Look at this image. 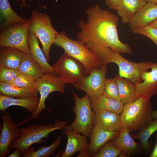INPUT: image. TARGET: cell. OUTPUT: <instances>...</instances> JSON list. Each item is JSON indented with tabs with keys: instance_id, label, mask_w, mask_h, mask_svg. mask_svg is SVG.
Instances as JSON below:
<instances>
[{
	"instance_id": "6da1fadb",
	"label": "cell",
	"mask_w": 157,
	"mask_h": 157,
	"mask_svg": "<svg viewBox=\"0 0 157 157\" xmlns=\"http://www.w3.org/2000/svg\"><path fill=\"white\" fill-rule=\"evenodd\" d=\"M85 12L87 20L78 22L80 30L77 38L97 58L102 67L109 63L111 49L120 53H133L130 46L119 39L117 28L119 18L116 15L97 5Z\"/></svg>"
},
{
	"instance_id": "7a4b0ae2",
	"label": "cell",
	"mask_w": 157,
	"mask_h": 157,
	"mask_svg": "<svg viewBox=\"0 0 157 157\" xmlns=\"http://www.w3.org/2000/svg\"><path fill=\"white\" fill-rule=\"evenodd\" d=\"M150 99L139 97L124 106L120 115L123 127L129 132L139 131L152 122L153 110Z\"/></svg>"
},
{
	"instance_id": "3957f363",
	"label": "cell",
	"mask_w": 157,
	"mask_h": 157,
	"mask_svg": "<svg viewBox=\"0 0 157 157\" xmlns=\"http://www.w3.org/2000/svg\"><path fill=\"white\" fill-rule=\"evenodd\" d=\"M53 44L62 48L65 52L83 65L85 76L88 75L94 68L102 67L99 59L83 42L78 38L76 40L70 38L64 31L58 32Z\"/></svg>"
},
{
	"instance_id": "277c9868",
	"label": "cell",
	"mask_w": 157,
	"mask_h": 157,
	"mask_svg": "<svg viewBox=\"0 0 157 157\" xmlns=\"http://www.w3.org/2000/svg\"><path fill=\"white\" fill-rule=\"evenodd\" d=\"M67 121L56 120L53 124L49 123L40 125L33 124L20 128L19 138L10 145L11 149H20L23 155L33 144L48 137L49 134L56 130H62L67 125Z\"/></svg>"
},
{
	"instance_id": "5b68a950",
	"label": "cell",
	"mask_w": 157,
	"mask_h": 157,
	"mask_svg": "<svg viewBox=\"0 0 157 157\" xmlns=\"http://www.w3.org/2000/svg\"><path fill=\"white\" fill-rule=\"evenodd\" d=\"M72 91L75 103L72 110L75 113V118L72 124L62 129L89 136L95 125V113L91 106V100L86 94L80 98L73 89Z\"/></svg>"
},
{
	"instance_id": "8992f818",
	"label": "cell",
	"mask_w": 157,
	"mask_h": 157,
	"mask_svg": "<svg viewBox=\"0 0 157 157\" xmlns=\"http://www.w3.org/2000/svg\"><path fill=\"white\" fill-rule=\"evenodd\" d=\"M29 20L28 32L34 34L39 39L43 51L49 60L51 47L58 32L53 28L50 16L45 13L34 10Z\"/></svg>"
},
{
	"instance_id": "52a82bcc",
	"label": "cell",
	"mask_w": 157,
	"mask_h": 157,
	"mask_svg": "<svg viewBox=\"0 0 157 157\" xmlns=\"http://www.w3.org/2000/svg\"><path fill=\"white\" fill-rule=\"evenodd\" d=\"M66 84L58 75L44 74L36 81V88L40 96L37 109L29 117L17 124V126H21L39 118L40 113L46 108L45 101L49 94L54 91L65 93Z\"/></svg>"
},
{
	"instance_id": "ba28073f",
	"label": "cell",
	"mask_w": 157,
	"mask_h": 157,
	"mask_svg": "<svg viewBox=\"0 0 157 157\" xmlns=\"http://www.w3.org/2000/svg\"><path fill=\"white\" fill-rule=\"evenodd\" d=\"M30 20L19 22L6 27L0 33V47H10L19 49L25 53H30L27 42Z\"/></svg>"
},
{
	"instance_id": "9c48e42d",
	"label": "cell",
	"mask_w": 157,
	"mask_h": 157,
	"mask_svg": "<svg viewBox=\"0 0 157 157\" xmlns=\"http://www.w3.org/2000/svg\"><path fill=\"white\" fill-rule=\"evenodd\" d=\"M109 62L114 63L118 66L119 76L127 79L134 84L141 81L142 73L150 69L153 63L131 62L122 56L120 53L112 49L110 51Z\"/></svg>"
},
{
	"instance_id": "30bf717a",
	"label": "cell",
	"mask_w": 157,
	"mask_h": 157,
	"mask_svg": "<svg viewBox=\"0 0 157 157\" xmlns=\"http://www.w3.org/2000/svg\"><path fill=\"white\" fill-rule=\"evenodd\" d=\"M52 66L57 75L66 83L73 84L85 76L83 65L65 52Z\"/></svg>"
},
{
	"instance_id": "8fae6325",
	"label": "cell",
	"mask_w": 157,
	"mask_h": 157,
	"mask_svg": "<svg viewBox=\"0 0 157 157\" xmlns=\"http://www.w3.org/2000/svg\"><path fill=\"white\" fill-rule=\"evenodd\" d=\"M107 69V66L94 67L88 75L73 85L76 89L85 92L92 101L103 94Z\"/></svg>"
},
{
	"instance_id": "7c38bea8",
	"label": "cell",
	"mask_w": 157,
	"mask_h": 157,
	"mask_svg": "<svg viewBox=\"0 0 157 157\" xmlns=\"http://www.w3.org/2000/svg\"><path fill=\"white\" fill-rule=\"evenodd\" d=\"M0 118L2 124L0 137V157H6L11 151V144L19 138L20 129L8 112H4Z\"/></svg>"
},
{
	"instance_id": "4fadbf2b",
	"label": "cell",
	"mask_w": 157,
	"mask_h": 157,
	"mask_svg": "<svg viewBox=\"0 0 157 157\" xmlns=\"http://www.w3.org/2000/svg\"><path fill=\"white\" fill-rule=\"evenodd\" d=\"M151 70L144 71L141 77V81L135 84L138 97L150 99L157 94V63L153 62Z\"/></svg>"
},
{
	"instance_id": "5bb4252c",
	"label": "cell",
	"mask_w": 157,
	"mask_h": 157,
	"mask_svg": "<svg viewBox=\"0 0 157 157\" xmlns=\"http://www.w3.org/2000/svg\"><path fill=\"white\" fill-rule=\"evenodd\" d=\"M157 19V4L147 2L132 17L128 23L130 32L135 29L149 25Z\"/></svg>"
},
{
	"instance_id": "9a60e30c",
	"label": "cell",
	"mask_w": 157,
	"mask_h": 157,
	"mask_svg": "<svg viewBox=\"0 0 157 157\" xmlns=\"http://www.w3.org/2000/svg\"><path fill=\"white\" fill-rule=\"evenodd\" d=\"M61 130L67 138L66 148L61 157H71L77 152L80 153L88 151L89 144L87 136L81 135L78 132Z\"/></svg>"
},
{
	"instance_id": "2e32d148",
	"label": "cell",
	"mask_w": 157,
	"mask_h": 157,
	"mask_svg": "<svg viewBox=\"0 0 157 157\" xmlns=\"http://www.w3.org/2000/svg\"><path fill=\"white\" fill-rule=\"evenodd\" d=\"M120 131L105 130L94 126L89 136L88 152L90 156L96 154L107 142L117 137Z\"/></svg>"
},
{
	"instance_id": "e0dca14e",
	"label": "cell",
	"mask_w": 157,
	"mask_h": 157,
	"mask_svg": "<svg viewBox=\"0 0 157 157\" xmlns=\"http://www.w3.org/2000/svg\"><path fill=\"white\" fill-rule=\"evenodd\" d=\"M27 42L32 58L40 65L44 73L57 75L52 66L48 63L43 51L40 48L37 37L34 34L28 32Z\"/></svg>"
},
{
	"instance_id": "ac0fdd59",
	"label": "cell",
	"mask_w": 157,
	"mask_h": 157,
	"mask_svg": "<svg viewBox=\"0 0 157 157\" xmlns=\"http://www.w3.org/2000/svg\"><path fill=\"white\" fill-rule=\"evenodd\" d=\"M95 126L105 130L120 131L122 128L120 114L106 110L95 113Z\"/></svg>"
},
{
	"instance_id": "d6986e66",
	"label": "cell",
	"mask_w": 157,
	"mask_h": 157,
	"mask_svg": "<svg viewBox=\"0 0 157 157\" xmlns=\"http://www.w3.org/2000/svg\"><path fill=\"white\" fill-rule=\"evenodd\" d=\"M39 100L38 97L15 98L0 94V111L4 112L11 106H17L26 108L32 113L37 109Z\"/></svg>"
},
{
	"instance_id": "ffe728a7",
	"label": "cell",
	"mask_w": 157,
	"mask_h": 157,
	"mask_svg": "<svg viewBox=\"0 0 157 157\" xmlns=\"http://www.w3.org/2000/svg\"><path fill=\"white\" fill-rule=\"evenodd\" d=\"M130 133L122 127L118 136L112 140L113 143L128 157L137 155L141 150L139 144L134 140Z\"/></svg>"
},
{
	"instance_id": "44dd1931",
	"label": "cell",
	"mask_w": 157,
	"mask_h": 157,
	"mask_svg": "<svg viewBox=\"0 0 157 157\" xmlns=\"http://www.w3.org/2000/svg\"><path fill=\"white\" fill-rule=\"evenodd\" d=\"M25 53L19 49L10 47H0V66L18 70Z\"/></svg>"
},
{
	"instance_id": "7402d4cb",
	"label": "cell",
	"mask_w": 157,
	"mask_h": 157,
	"mask_svg": "<svg viewBox=\"0 0 157 157\" xmlns=\"http://www.w3.org/2000/svg\"><path fill=\"white\" fill-rule=\"evenodd\" d=\"M114 79L117 85L120 101L124 106L133 102L139 97L135 84L118 75H116Z\"/></svg>"
},
{
	"instance_id": "603a6c76",
	"label": "cell",
	"mask_w": 157,
	"mask_h": 157,
	"mask_svg": "<svg viewBox=\"0 0 157 157\" xmlns=\"http://www.w3.org/2000/svg\"><path fill=\"white\" fill-rule=\"evenodd\" d=\"M0 32L10 25L29 21L19 16L12 9L8 0H0Z\"/></svg>"
},
{
	"instance_id": "cb8c5ba5",
	"label": "cell",
	"mask_w": 157,
	"mask_h": 157,
	"mask_svg": "<svg viewBox=\"0 0 157 157\" xmlns=\"http://www.w3.org/2000/svg\"><path fill=\"white\" fill-rule=\"evenodd\" d=\"M146 0H122L116 10L123 24L128 23L131 18L146 3Z\"/></svg>"
},
{
	"instance_id": "d4e9b609",
	"label": "cell",
	"mask_w": 157,
	"mask_h": 157,
	"mask_svg": "<svg viewBox=\"0 0 157 157\" xmlns=\"http://www.w3.org/2000/svg\"><path fill=\"white\" fill-rule=\"evenodd\" d=\"M18 70L21 73L33 78L35 81L44 74L40 65L32 58L30 53H26Z\"/></svg>"
},
{
	"instance_id": "484cf974",
	"label": "cell",
	"mask_w": 157,
	"mask_h": 157,
	"mask_svg": "<svg viewBox=\"0 0 157 157\" xmlns=\"http://www.w3.org/2000/svg\"><path fill=\"white\" fill-rule=\"evenodd\" d=\"M91 106L95 113L102 110L112 111L119 114L122 113L124 105L120 101L108 98L104 94L91 102Z\"/></svg>"
},
{
	"instance_id": "4316f807",
	"label": "cell",
	"mask_w": 157,
	"mask_h": 157,
	"mask_svg": "<svg viewBox=\"0 0 157 157\" xmlns=\"http://www.w3.org/2000/svg\"><path fill=\"white\" fill-rule=\"evenodd\" d=\"M157 131V119H154L152 122L139 132L131 135L133 139L140 140L144 152L149 153L152 148V144L149 139L151 135Z\"/></svg>"
},
{
	"instance_id": "83f0119b",
	"label": "cell",
	"mask_w": 157,
	"mask_h": 157,
	"mask_svg": "<svg viewBox=\"0 0 157 157\" xmlns=\"http://www.w3.org/2000/svg\"><path fill=\"white\" fill-rule=\"evenodd\" d=\"M38 92L29 90L11 84L0 82V94L15 98L31 96L37 97Z\"/></svg>"
},
{
	"instance_id": "f1b7e54d",
	"label": "cell",
	"mask_w": 157,
	"mask_h": 157,
	"mask_svg": "<svg viewBox=\"0 0 157 157\" xmlns=\"http://www.w3.org/2000/svg\"><path fill=\"white\" fill-rule=\"evenodd\" d=\"M62 137L58 136L53 143L50 146L46 147L44 145L36 151L32 147L29 149L22 156L23 157H49L53 155L61 143Z\"/></svg>"
},
{
	"instance_id": "f546056e",
	"label": "cell",
	"mask_w": 157,
	"mask_h": 157,
	"mask_svg": "<svg viewBox=\"0 0 157 157\" xmlns=\"http://www.w3.org/2000/svg\"><path fill=\"white\" fill-rule=\"evenodd\" d=\"M8 83L29 90L38 91L36 88V81L31 77L22 73Z\"/></svg>"
},
{
	"instance_id": "4dcf8cb0",
	"label": "cell",
	"mask_w": 157,
	"mask_h": 157,
	"mask_svg": "<svg viewBox=\"0 0 157 157\" xmlns=\"http://www.w3.org/2000/svg\"><path fill=\"white\" fill-rule=\"evenodd\" d=\"M122 151L111 140L105 144L92 157H117Z\"/></svg>"
},
{
	"instance_id": "1f68e13d",
	"label": "cell",
	"mask_w": 157,
	"mask_h": 157,
	"mask_svg": "<svg viewBox=\"0 0 157 157\" xmlns=\"http://www.w3.org/2000/svg\"><path fill=\"white\" fill-rule=\"evenodd\" d=\"M103 94L108 98L120 101L117 85L114 78L106 79Z\"/></svg>"
},
{
	"instance_id": "d6a6232c",
	"label": "cell",
	"mask_w": 157,
	"mask_h": 157,
	"mask_svg": "<svg viewBox=\"0 0 157 157\" xmlns=\"http://www.w3.org/2000/svg\"><path fill=\"white\" fill-rule=\"evenodd\" d=\"M132 32L134 33L142 35L148 37L157 47V29L149 25L135 29Z\"/></svg>"
},
{
	"instance_id": "836d02e7",
	"label": "cell",
	"mask_w": 157,
	"mask_h": 157,
	"mask_svg": "<svg viewBox=\"0 0 157 157\" xmlns=\"http://www.w3.org/2000/svg\"><path fill=\"white\" fill-rule=\"evenodd\" d=\"M21 73L18 70L0 66V82L7 83L10 82Z\"/></svg>"
},
{
	"instance_id": "e575fe53",
	"label": "cell",
	"mask_w": 157,
	"mask_h": 157,
	"mask_svg": "<svg viewBox=\"0 0 157 157\" xmlns=\"http://www.w3.org/2000/svg\"><path fill=\"white\" fill-rule=\"evenodd\" d=\"M107 6L110 9L116 10L122 0H105Z\"/></svg>"
},
{
	"instance_id": "d590c367",
	"label": "cell",
	"mask_w": 157,
	"mask_h": 157,
	"mask_svg": "<svg viewBox=\"0 0 157 157\" xmlns=\"http://www.w3.org/2000/svg\"><path fill=\"white\" fill-rule=\"evenodd\" d=\"M149 157H157V131L156 132V141L154 147Z\"/></svg>"
},
{
	"instance_id": "8d00e7d4",
	"label": "cell",
	"mask_w": 157,
	"mask_h": 157,
	"mask_svg": "<svg viewBox=\"0 0 157 157\" xmlns=\"http://www.w3.org/2000/svg\"><path fill=\"white\" fill-rule=\"evenodd\" d=\"M23 155L21 150L18 148L14 149L13 152L10 154L8 157H20Z\"/></svg>"
},
{
	"instance_id": "74e56055",
	"label": "cell",
	"mask_w": 157,
	"mask_h": 157,
	"mask_svg": "<svg viewBox=\"0 0 157 157\" xmlns=\"http://www.w3.org/2000/svg\"><path fill=\"white\" fill-rule=\"evenodd\" d=\"M149 25L157 29V19L151 23Z\"/></svg>"
},
{
	"instance_id": "f35d334b",
	"label": "cell",
	"mask_w": 157,
	"mask_h": 157,
	"mask_svg": "<svg viewBox=\"0 0 157 157\" xmlns=\"http://www.w3.org/2000/svg\"><path fill=\"white\" fill-rule=\"evenodd\" d=\"M153 119H157V110H153L152 113Z\"/></svg>"
},
{
	"instance_id": "ab89813d",
	"label": "cell",
	"mask_w": 157,
	"mask_h": 157,
	"mask_svg": "<svg viewBox=\"0 0 157 157\" xmlns=\"http://www.w3.org/2000/svg\"><path fill=\"white\" fill-rule=\"evenodd\" d=\"M20 2L21 3L22 6L25 7H26L27 6L26 3V0H19Z\"/></svg>"
},
{
	"instance_id": "60d3db41",
	"label": "cell",
	"mask_w": 157,
	"mask_h": 157,
	"mask_svg": "<svg viewBox=\"0 0 157 157\" xmlns=\"http://www.w3.org/2000/svg\"><path fill=\"white\" fill-rule=\"evenodd\" d=\"M147 2H150L155 4H157V0H146Z\"/></svg>"
},
{
	"instance_id": "b9f144b4",
	"label": "cell",
	"mask_w": 157,
	"mask_h": 157,
	"mask_svg": "<svg viewBox=\"0 0 157 157\" xmlns=\"http://www.w3.org/2000/svg\"><path fill=\"white\" fill-rule=\"evenodd\" d=\"M17 0V1H18V2H19V0Z\"/></svg>"
}]
</instances>
